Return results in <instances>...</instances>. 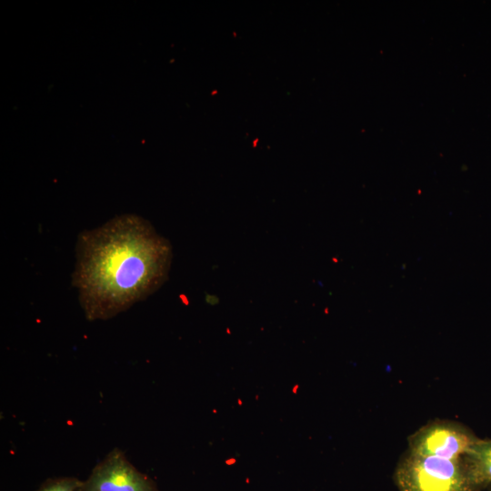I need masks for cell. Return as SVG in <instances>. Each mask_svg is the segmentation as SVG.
<instances>
[{"label": "cell", "instance_id": "obj_4", "mask_svg": "<svg viewBox=\"0 0 491 491\" xmlns=\"http://www.w3.org/2000/svg\"><path fill=\"white\" fill-rule=\"evenodd\" d=\"M77 491H159L119 448L112 449L82 482Z\"/></svg>", "mask_w": 491, "mask_h": 491}, {"label": "cell", "instance_id": "obj_2", "mask_svg": "<svg viewBox=\"0 0 491 491\" xmlns=\"http://www.w3.org/2000/svg\"><path fill=\"white\" fill-rule=\"evenodd\" d=\"M398 491H476L463 457L445 459L406 451L393 475Z\"/></svg>", "mask_w": 491, "mask_h": 491}, {"label": "cell", "instance_id": "obj_5", "mask_svg": "<svg viewBox=\"0 0 491 491\" xmlns=\"http://www.w3.org/2000/svg\"><path fill=\"white\" fill-rule=\"evenodd\" d=\"M462 457L475 489L491 490V439L479 438Z\"/></svg>", "mask_w": 491, "mask_h": 491}, {"label": "cell", "instance_id": "obj_3", "mask_svg": "<svg viewBox=\"0 0 491 491\" xmlns=\"http://www.w3.org/2000/svg\"><path fill=\"white\" fill-rule=\"evenodd\" d=\"M478 439L460 422L435 419L407 437V450L419 456L455 460L461 458Z\"/></svg>", "mask_w": 491, "mask_h": 491}, {"label": "cell", "instance_id": "obj_1", "mask_svg": "<svg viewBox=\"0 0 491 491\" xmlns=\"http://www.w3.org/2000/svg\"><path fill=\"white\" fill-rule=\"evenodd\" d=\"M172 246L150 222L131 214L81 232L72 284L87 320H107L166 281Z\"/></svg>", "mask_w": 491, "mask_h": 491}, {"label": "cell", "instance_id": "obj_6", "mask_svg": "<svg viewBox=\"0 0 491 491\" xmlns=\"http://www.w3.org/2000/svg\"><path fill=\"white\" fill-rule=\"evenodd\" d=\"M82 482L73 476L48 478L35 491H77Z\"/></svg>", "mask_w": 491, "mask_h": 491}]
</instances>
